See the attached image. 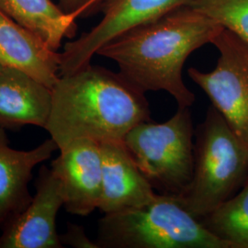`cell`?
<instances>
[{
	"mask_svg": "<svg viewBox=\"0 0 248 248\" xmlns=\"http://www.w3.org/2000/svg\"><path fill=\"white\" fill-rule=\"evenodd\" d=\"M222 29L187 4L126 31L97 54L115 62L119 73L142 92L166 91L178 107L190 108L195 95L184 83L183 66L191 53L212 44Z\"/></svg>",
	"mask_w": 248,
	"mask_h": 248,
	"instance_id": "1",
	"label": "cell"
},
{
	"mask_svg": "<svg viewBox=\"0 0 248 248\" xmlns=\"http://www.w3.org/2000/svg\"><path fill=\"white\" fill-rule=\"evenodd\" d=\"M45 130L62 150L78 140L124 142L126 134L151 121L145 93L120 73L89 65L60 77Z\"/></svg>",
	"mask_w": 248,
	"mask_h": 248,
	"instance_id": "2",
	"label": "cell"
},
{
	"mask_svg": "<svg viewBox=\"0 0 248 248\" xmlns=\"http://www.w3.org/2000/svg\"><path fill=\"white\" fill-rule=\"evenodd\" d=\"M96 243L98 248H229L177 196L160 193L142 206L104 213Z\"/></svg>",
	"mask_w": 248,
	"mask_h": 248,
	"instance_id": "3",
	"label": "cell"
},
{
	"mask_svg": "<svg viewBox=\"0 0 248 248\" xmlns=\"http://www.w3.org/2000/svg\"><path fill=\"white\" fill-rule=\"evenodd\" d=\"M248 178V144L212 105L195 131L189 186L177 196L200 221L234 195Z\"/></svg>",
	"mask_w": 248,
	"mask_h": 248,
	"instance_id": "4",
	"label": "cell"
},
{
	"mask_svg": "<svg viewBox=\"0 0 248 248\" xmlns=\"http://www.w3.org/2000/svg\"><path fill=\"white\" fill-rule=\"evenodd\" d=\"M194 135L189 108L178 107L165 123L151 120L136 125L124 142L155 190L179 196L193 176Z\"/></svg>",
	"mask_w": 248,
	"mask_h": 248,
	"instance_id": "5",
	"label": "cell"
},
{
	"mask_svg": "<svg viewBox=\"0 0 248 248\" xmlns=\"http://www.w3.org/2000/svg\"><path fill=\"white\" fill-rule=\"evenodd\" d=\"M212 45L219 52L215 68L203 72L191 67L187 75L248 144V44L223 28Z\"/></svg>",
	"mask_w": 248,
	"mask_h": 248,
	"instance_id": "6",
	"label": "cell"
},
{
	"mask_svg": "<svg viewBox=\"0 0 248 248\" xmlns=\"http://www.w3.org/2000/svg\"><path fill=\"white\" fill-rule=\"evenodd\" d=\"M191 0H104L103 18L89 31L66 43L60 53V77L78 71L91 63L98 50L117 37L164 16Z\"/></svg>",
	"mask_w": 248,
	"mask_h": 248,
	"instance_id": "7",
	"label": "cell"
},
{
	"mask_svg": "<svg viewBox=\"0 0 248 248\" xmlns=\"http://www.w3.org/2000/svg\"><path fill=\"white\" fill-rule=\"evenodd\" d=\"M62 207L60 181L52 169L44 166L31 203L1 226L0 248H63L56 229V218Z\"/></svg>",
	"mask_w": 248,
	"mask_h": 248,
	"instance_id": "8",
	"label": "cell"
},
{
	"mask_svg": "<svg viewBox=\"0 0 248 248\" xmlns=\"http://www.w3.org/2000/svg\"><path fill=\"white\" fill-rule=\"evenodd\" d=\"M51 169L62 187L63 207L71 214L89 216L98 209L102 193L100 143L78 140L59 151Z\"/></svg>",
	"mask_w": 248,
	"mask_h": 248,
	"instance_id": "9",
	"label": "cell"
},
{
	"mask_svg": "<svg viewBox=\"0 0 248 248\" xmlns=\"http://www.w3.org/2000/svg\"><path fill=\"white\" fill-rule=\"evenodd\" d=\"M102 193L98 207L103 213L139 207L156 193L124 142L100 143Z\"/></svg>",
	"mask_w": 248,
	"mask_h": 248,
	"instance_id": "10",
	"label": "cell"
},
{
	"mask_svg": "<svg viewBox=\"0 0 248 248\" xmlns=\"http://www.w3.org/2000/svg\"><path fill=\"white\" fill-rule=\"evenodd\" d=\"M0 64L22 72L52 89L60 78L61 55L0 10Z\"/></svg>",
	"mask_w": 248,
	"mask_h": 248,
	"instance_id": "11",
	"label": "cell"
},
{
	"mask_svg": "<svg viewBox=\"0 0 248 248\" xmlns=\"http://www.w3.org/2000/svg\"><path fill=\"white\" fill-rule=\"evenodd\" d=\"M58 150L52 138L31 150H17L10 146L6 129L0 127V226L25 210L31 203L29 184L32 171L50 159Z\"/></svg>",
	"mask_w": 248,
	"mask_h": 248,
	"instance_id": "12",
	"label": "cell"
},
{
	"mask_svg": "<svg viewBox=\"0 0 248 248\" xmlns=\"http://www.w3.org/2000/svg\"><path fill=\"white\" fill-rule=\"evenodd\" d=\"M52 89L22 72L5 67L0 75V127L45 129L51 114Z\"/></svg>",
	"mask_w": 248,
	"mask_h": 248,
	"instance_id": "13",
	"label": "cell"
},
{
	"mask_svg": "<svg viewBox=\"0 0 248 248\" xmlns=\"http://www.w3.org/2000/svg\"><path fill=\"white\" fill-rule=\"evenodd\" d=\"M0 10L40 36L54 51H58L64 38L77 34L78 18L52 0H0Z\"/></svg>",
	"mask_w": 248,
	"mask_h": 248,
	"instance_id": "14",
	"label": "cell"
},
{
	"mask_svg": "<svg viewBox=\"0 0 248 248\" xmlns=\"http://www.w3.org/2000/svg\"><path fill=\"white\" fill-rule=\"evenodd\" d=\"M201 222L229 248H248V178L234 195Z\"/></svg>",
	"mask_w": 248,
	"mask_h": 248,
	"instance_id": "15",
	"label": "cell"
},
{
	"mask_svg": "<svg viewBox=\"0 0 248 248\" xmlns=\"http://www.w3.org/2000/svg\"><path fill=\"white\" fill-rule=\"evenodd\" d=\"M188 5L248 44V0H191Z\"/></svg>",
	"mask_w": 248,
	"mask_h": 248,
	"instance_id": "16",
	"label": "cell"
},
{
	"mask_svg": "<svg viewBox=\"0 0 248 248\" xmlns=\"http://www.w3.org/2000/svg\"><path fill=\"white\" fill-rule=\"evenodd\" d=\"M62 246L75 248H98L96 242L89 239L85 229L74 223H68L64 233L60 235Z\"/></svg>",
	"mask_w": 248,
	"mask_h": 248,
	"instance_id": "17",
	"label": "cell"
},
{
	"mask_svg": "<svg viewBox=\"0 0 248 248\" xmlns=\"http://www.w3.org/2000/svg\"><path fill=\"white\" fill-rule=\"evenodd\" d=\"M104 0H59L60 7L77 18L89 16L101 8Z\"/></svg>",
	"mask_w": 248,
	"mask_h": 248,
	"instance_id": "18",
	"label": "cell"
},
{
	"mask_svg": "<svg viewBox=\"0 0 248 248\" xmlns=\"http://www.w3.org/2000/svg\"><path fill=\"white\" fill-rule=\"evenodd\" d=\"M4 68H5V67H4V66H2V65L0 64V75H1V73H2V71L4 70Z\"/></svg>",
	"mask_w": 248,
	"mask_h": 248,
	"instance_id": "19",
	"label": "cell"
}]
</instances>
